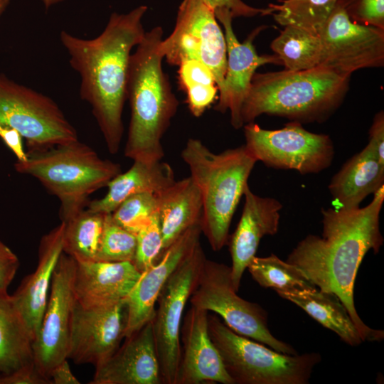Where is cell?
<instances>
[{
  "mask_svg": "<svg viewBox=\"0 0 384 384\" xmlns=\"http://www.w3.org/2000/svg\"><path fill=\"white\" fill-rule=\"evenodd\" d=\"M384 186L363 208L321 210V236L309 235L288 255L287 262L297 267L319 289L336 294L357 327L363 341H380L383 330L367 326L354 304V285L359 267L366 255L378 253L383 245L380 214Z\"/></svg>",
  "mask_w": 384,
  "mask_h": 384,
  "instance_id": "cell-1",
  "label": "cell"
},
{
  "mask_svg": "<svg viewBox=\"0 0 384 384\" xmlns=\"http://www.w3.org/2000/svg\"><path fill=\"white\" fill-rule=\"evenodd\" d=\"M147 6L111 14L103 31L92 39L60 34L70 66L80 77V95L90 104L109 152H118L124 132L122 112L131 51L142 40Z\"/></svg>",
  "mask_w": 384,
  "mask_h": 384,
  "instance_id": "cell-2",
  "label": "cell"
},
{
  "mask_svg": "<svg viewBox=\"0 0 384 384\" xmlns=\"http://www.w3.org/2000/svg\"><path fill=\"white\" fill-rule=\"evenodd\" d=\"M162 35L160 26L145 32L130 56L127 99L131 119L124 155L133 161L152 162L163 159L161 139L178 105L162 69Z\"/></svg>",
  "mask_w": 384,
  "mask_h": 384,
  "instance_id": "cell-3",
  "label": "cell"
},
{
  "mask_svg": "<svg viewBox=\"0 0 384 384\" xmlns=\"http://www.w3.org/2000/svg\"><path fill=\"white\" fill-rule=\"evenodd\" d=\"M349 80L320 65L298 71L255 73L241 109L243 124L264 114L302 124L325 122L343 102Z\"/></svg>",
  "mask_w": 384,
  "mask_h": 384,
  "instance_id": "cell-4",
  "label": "cell"
},
{
  "mask_svg": "<svg viewBox=\"0 0 384 384\" xmlns=\"http://www.w3.org/2000/svg\"><path fill=\"white\" fill-rule=\"evenodd\" d=\"M181 155L201 195V232L212 250L219 251L228 242L232 218L257 161L245 144L214 153L193 138Z\"/></svg>",
  "mask_w": 384,
  "mask_h": 384,
  "instance_id": "cell-5",
  "label": "cell"
},
{
  "mask_svg": "<svg viewBox=\"0 0 384 384\" xmlns=\"http://www.w3.org/2000/svg\"><path fill=\"white\" fill-rule=\"evenodd\" d=\"M26 156L25 161L15 162V170L38 179L58 198L63 222L85 210L90 196L122 173L119 164L100 158L79 140L28 150Z\"/></svg>",
  "mask_w": 384,
  "mask_h": 384,
  "instance_id": "cell-6",
  "label": "cell"
},
{
  "mask_svg": "<svg viewBox=\"0 0 384 384\" xmlns=\"http://www.w3.org/2000/svg\"><path fill=\"white\" fill-rule=\"evenodd\" d=\"M208 333L234 384H307L321 356L286 354L240 335L208 314Z\"/></svg>",
  "mask_w": 384,
  "mask_h": 384,
  "instance_id": "cell-7",
  "label": "cell"
},
{
  "mask_svg": "<svg viewBox=\"0 0 384 384\" xmlns=\"http://www.w3.org/2000/svg\"><path fill=\"white\" fill-rule=\"evenodd\" d=\"M233 286L230 267L205 260L189 298L191 306L212 311L235 333L286 354H296L289 344L275 338L267 314L257 304L240 297Z\"/></svg>",
  "mask_w": 384,
  "mask_h": 384,
  "instance_id": "cell-8",
  "label": "cell"
},
{
  "mask_svg": "<svg viewBox=\"0 0 384 384\" xmlns=\"http://www.w3.org/2000/svg\"><path fill=\"white\" fill-rule=\"evenodd\" d=\"M0 124L17 130L28 150L78 140L75 127L50 97L0 74Z\"/></svg>",
  "mask_w": 384,
  "mask_h": 384,
  "instance_id": "cell-9",
  "label": "cell"
},
{
  "mask_svg": "<svg viewBox=\"0 0 384 384\" xmlns=\"http://www.w3.org/2000/svg\"><path fill=\"white\" fill-rule=\"evenodd\" d=\"M245 146L257 161L277 169L294 170L302 175L329 168L334 157L330 137L305 129L301 123H287L279 129L244 124Z\"/></svg>",
  "mask_w": 384,
  "mask_h": 384,
  "instance_id": "cell-10",
  "label": "cell"
},
{
  "mask_svg": "<svg viewBox=\"0 0 384 384\" xmlns=\"http://www.w3.org/2000/svg\"><path fill=\"white\" fill-rule=\"evenodd\" d=\"M206 259L199 242L170 275L158 297V307L155 308L151 322L164 384H176L183 314Z\"/></svg>",
  "mask_w": 384,
  "mask_h": 384,
  "instance_id": "cell-11",
  "label": "cell"
},
{
  "mask_svg": "<svg viewBox=\"0 0 384 384\" xmlns=\"http://www.w3.org/2000/svg\"><path fill=\"white\" fill-rule=\"evenodd\" d=\"M166 61L178 65L186 60L205 64L213 73L218 90L227 68L225 35L213 11L202 0H183L173 32L160 44Z\"/></svg>",
  "mask_w": 384,
  "mask_h": 384,
  "instance_id": "cell-12",
  "label": "cell"
},
{
  "mask_svg": "<svg viewBox=\"0 0 384 384\" xmlns=\"http://www.w3.org/2000/svg\"><path fill=\"white\" fill-rule=\"evenodd\" d=\"M319 34L320 66L350 77L384 65V30L352 21L338 2Z\"/></svg>",
  "mask_w": 384,
  "mask_h": 384,
  "instance_id": "cell-13",
  "label": "cell"
},
{
  "mask_svg": "<svg viewBox=\"0 0 384 384\" xmlns=\"http://www.w3.org/2000/svg\"><path fill=\"white\" fill-rule=\"evenodd\" d=\"M75 267L76 261L63 252L53 272L41 326L33 342L35 366L50 382L53 368L68 359L71 318L75 304Z\"/></svg>",
  "mask_w": 384,
  "mask_h": 384,
  "instance_id": "cell-14",
  "label": "cell"
},
{
  "mask_svg": "<svg viewBox=\"0 0 384 384\" xmlns=\"http://www.w3.org/2000/svg\"><path fill=\"white\" fill-rule=\"evenodd\" d=\"M126 321L125 300L97 309H85L75 302L68 358L75 364L98 366L119 347L124 338Z\"/></svg>",
  "mask_w": 384,
  "mask_h": 384,
  "instance_id": "cell-15",
  "label": "cell"
},
{
  "mask_svg": "<svg viewBox=\"0 0 384 384\" xmlns=\"http://www.w3.org/2000/svg\"><path fill=\"white\" fill-rule=\"evenodd\" d=\"M214 14L225 29L228 55L224 81L218 90V101L214 109L221 113L229 110L232 126L240 129L244 125L241 118L242 106L256 70L265 64L282 65V63L275 54L260 55L256 51L253 41L265 26L257 28L244 42L240 43L233 29L231 13L222 10Z\"/></svg>",
  "mask_w": 384,
  "mask_h": 384,
  "instance_id": "cell-16",
  "label": "cell"
},
{
  "mask_svg": "<svg viewBox=\"0 0 384 384\" xmlns=\"http://www.w3.org/2000/svg\"><path fill=\"white\" fill-rule=\"evenodd\" d=\"M201 221L183 233L159 257L157 263L142 272L125 299L127 321L124 338L151 320L158 297L170 275L200 242Z\"/></svg>",
  "mask_w": 384,
  "mask_h": 384,
  "instance_id": "cell-17",
  "label": "cell"
},
{
  "mask_svg": "<svg viewBox=\"0 0 384 384\" xmlns=\"http://www.w3.org/2000/svg\"><path fill=\"white\" fill-rule=\"evenodd\" d=\"M206 310L191 306L182 319L176 384H234L208 333Z\"/></svg>",
  "mask_w": 384,
  "mask_h": 384,
  "instance_id": "cell-18",
  "label": "cell"
},
{
  "mask_svg": "<svg viewBox=\"0 0 384 384\" xmlns=\"http://www.w3.org/2000/svg\"><path fill=\"white\" fill-rule=\"evenodd\" d=\"M95 367L90 384H161L151 320L128 337Z\"/></svg>",
  "mask_w": 384,
  "mask_h": 384,
  "instance_id": "cell-19",
  "label": "cell"
},
{
  "mask_svg": "<svg viewBox=\"0 0 384 384\" xmlns=\"http://www.w3.org/2000/svg\"><path fill=\"white\" fill-rule=\"evenodd\" d=\"M243 196L245 203L242 215L229 244L231 279L236 292L239 290L245 270L256 256L261 239L277 233L282 208L278 200L257 196L249 186Z\"/></svg>",
  "mask_w": 384,
  "mask_h": 384,
  "instance_id": "cell-20",
  "label": "cell"
},
{
  "mask_svg": "<svg viewBox=\"0 0 384 384\" xmlns=\"http://www.w3.org/2000/svg\"><path fill=\"white\" fill-rule=\"evenodd\" d=\"M142 274L131 262H76L75 302L85 309H97L124 301Z\"/></svg>",
  "mask_w": 384,
  "mask_h": 384,
  "instance_id": "cell-21",
  "label": "cell"
},
{
  "mask_svg": "<svg viewBox=\"0 0 384 384\" xmlns=\"http://www.w3.org/2000/svg\"><path fill=\"white\" fill-rule=\"evenodd\" d=\"M64 226L61 221L42 237L36 270L23 279L11 295L33 341L41 326L53 272L63 252Z\"/></svg>",
  "mask_w": 384,
  "mask_h": 384,
  "instance_id": "cell-22",
  "label": "cell"
},
{
  "mask_svg": "<svg viewBox=\"0 0 384 384\" xmlns=\"http://www.w3.org/2000/svg\"><path fill=\"white\" fill-rule=\"evenodd\" d=\"M383 186L384 164L367 144L334 174L328 188L334 208L351 210L359 208L367 196Z\"/></svg>",
  "mask_w": 384,
  "mask_h": 384,
  "instance_id": "cell-23",
  "label": "cell"
},
{
  "mask_svg": "<svg viewBox=\"0 0 384 384\" xmlns=\"http://www.w3.org/2000/svg\"><path fill=\"white\" fill-rule=\"evenodd\" d=\"M174 181V171L168 163L161 160L134 161L128 171L108 183V191L103 198L89 202L86 208L95 213H112L129 196L142 193L156 194Z\"/></svg>",
  "mask_w": 384,
  "mask_h": 384,
  "instance_id": "cell-24",
  "label": "cell"
},
{
  "mask_svg": "<svg viewBox=\"0 0 384 384\" xmlns=\"http://www.w3.org/2000/svg\"><path fill=\"white\" fill-rule=\"evenodd\" d=\"M155 196L163 238V253L188 228L201 221L202 198L191 176L175 181Z\"/></svg>",
  "mask_w": 384,
  "mask_h": 384,
  "instance_id": "cell-25",
  "label": "cell"
},
{
  "mask_svg": "<svg viewBox=\"0 0 384 384\" xmlns=\"http://www.w3.org/2000/svg\"><path fill=\"white\" fill-rule=\"evenodd\" d=\"M276 292L280 297L299 306L324 327L334 332L345 343L356 347L363 342L347 309L336 294L316 287Z\"/></svg>",
  "mask_w": 384,
  "mask_h": 384,
  "instance_id": "cell-26",
  "label": "cell"
},
{
  "mask_svg": "<svg viewBox=\"0 0 384 384\" xmlns=\"http://www.w3.org/2000/svg\"><path fill=\"white\" fill-rule=\"evenodd\" d=\"M33 342L11 295L0 294V382L18 371L36 368Z\"/></svg>",
  "mask_w": 384,
  "mask_h": 384,
  "instance_id": "cell-27",
  "label": "cell"
},
{
  "mask_svg": "<svg viewBox=\"0 0 384 384\" xmlns=\"http://www.w3.org/2000/svg\"><path fill=\"white\" fill-rule=\"evenodd\" d=\"M271 48L285 70L298 71L316 67L321 56L319 33L294 26H284Z\"/></svg>",
  "mask_w": 384,
  "mask_h": 384,
  "instance_id": "cell-28",
  "label": "cell"
},
{
  "mask_svg": "<svg viewBox=\"0 0 384 384\" xmlns=\"http://www.w3.org/2000/svg\"><path fill=\"white\" fill-rule=\"evenodd\" d=\"M105 215L85 209L64 222L63 252L78 262L95 261Z\"/></svg>",
  "mask_w": 384,
  "mask_h": 384,
  "instance_id": "cell-29",
  "label": "cell"
},
{
  "mask_svg": "<svg viewBox=\"0 0 384 384\" xmlns=\"http://www.w3.org/2000/svg\"><path fill=\"white\" fill-rule=\"evenodd\" d=\"M338 0H278L270 4L265 15L281 26H294L319 33Z\"/></svg>",
  "mask_w": 384,
  "mask_h": 384,
  "instance_id": "cell-30",
  "label": "cell"
},
{
  "mask_svg": "<svg viewBox=\"0 0 384 384\" xmlns=\"http://www.w3.org/2000/svg\"><path fill=\"white\" fill-rule=\"evenodd\" d=\"M178 79L186 93V102L191 114L201 117L214 102L218 90L215 77L205 64L186 60L178 65Z\"/></svg>",
  "mask_w": 384,
  "mask_h": 384,
  "instance_id": "cell-31",
  "label": "cell"
},
{
  "mask_svg": "<svg viewBox=\"0 0 384 384\" xmlns=\"http://www.w3.org/2000/svg\"><path fill=\"white\" fill-rule=\"evenodd\" d=\"M247 269L260 286L275 291L315 287L297 267L274 254L254 257Z\"/></svg>",
  "mask_w": 384,
  "mask_h": 384,
  "instance_id": "cell-32",
  "label": "cell"
},
{
  "mask_svg": "<svg viewBox=\"0 0 384 384\" xmlns=\"http://www.w3.org/2000/svg\"><path fill=\"white\" fill-rule=\"evenodd\" d=\"M136 235L117 224L111 213L105 217L104 228L95 261L134 262Z\"/></svg>",
  "mask_w": 384,
  "mask_h": 384,
  "instance_id": "cell-33",
  "label": "cell"
},
{
  "mask_svg": "<svg viewBox=\"0 0 384 384\" xmlns=\"http://www.w3.org/2000/svg\"><path fill=\"white\" fill-rule=\"evenodd\" d=\"M156 213L155 194L142 193L125 199L111 215L117 224L136 235Z\"/></svg>",
  "mask_w": 384,
  "mask_h": 384,
  "instance_id": "cell-34",
  "label": "cell"
},
{
  "mask_svg": "<svg viewBox=\"0 0 384 384\" xmlns=\"http://www.w3.org/2000/svg\"><path fill=\"white\" fill-rule=\"evenodd\" d=\"M137 247L134 265L141 272L155 263L163 250V238L158 213L151 223L137 234Z\"/></svg>",
  "mask_w": 384,
  "mask_h": 384,
  "instance_id": "cell-35",
  "label": "cell"
},
{
  "mask_svg": "<svg viewBox=\"0 0 384 384\" xmlns=\"http://www.w3.org/2000/svg\"><path fill=\"white\" fill-rule=\"evenodd\" d=\"M349 18L384 30V0H338Z\"/></svg>",
  "mask_w": 384,
  "mask_h": 384,
  "instance_id": "cell-36",
  "label": "cell"
},
{
  "mask_svg": "<svg viewBox=\"0 0 384 384\" xmlns=\"http://www.w3.org/2000/svg\"><path fill=\"white\" fill-rule=\"evenodd\" d=\"M19 266L16 255L0 240V294H8V289Z\"/></svg>",
  "mask_w": 384,
  "mask_h": 384,
  "instance_id": "cell-37",
  "label": "cell"
},
{
  "mask_svg": "<svg viewBox=\"0 0 384 384\" xmlns=\"http://www.w3.org/2000/svg\"><path fill=\"white\" fill-rule=\"evenodd\" d=\"M215 13L222 10L229 11L233 17L254 16L257 14L265 15V9L254 8L248 6L241 0H202Z\"/></svg>",
  "mask_w": 384,
  "mask_h": 384,
  "instance_id": "cell-38",
  "label": "cell"
},
{
  "mask_svg": "<svg viewBox=\"0 0 384 384\" xmlns=\"http://www.w3.org/2000/svg\"><path fill=\"white\" fill-rule=\"evenodd\" d=\"M368 144L381 163L384 164V113L380 111L374 117L369 129Z\"/></svg>",
  "mask_w": 384,
  "mask_h": 384,
  "instance_id": "cell-39",
  "label": "cell"
},
{
  "mask_svg": "<svg viewBox=\"0 0 384 384\" xmlns=\"http://www.w3.org/2000/svg\"><path fill=\"white\" fill-rule=\"evenodd\" d=\"M0 138L14 154L16 161H25L27 159L23 146V137L17 130L0 124Z\"/></svg>",
  "mask_w": 384,
  "mask_h": 384,
  "instance_id": "cell-40",
  "label": "cell"
},
{
  "mask_svg": "<svg viewBox=\"0 0 384 384\" xmlns=\"http://www.w3.org/2000/svg\"><path fill=\"white\" fill-rule=\"evenodd\" d=\"M50 378L52 384H79L78 379L72 373L67 359L63 360L52 370Z\"/></svg>",
  "mask_w": 384,
  "mask_h": 384,
  "instance_id": "cell-41",
  "label": "cell"
},
{
  "mask_svg": "<svg viewBox=\"0 0 384 384\" xmlns=\"http://www.w3.org/2000/svg\"><path fill=\"white\" fill-rule=\"evenodd\" d=\"M9 4V0H0V17Z\"/></svg>",
  "mask_w": 384,
  "mask_h": 384,
  "instance_id": "cell-42",
  "label": "cell"
},
{
  "mask_svg": "<svg viewBox=\"0 0 384 384\" xmlns=\"http://www.w3.org/2000/svg\"><path fill=\"white\" fill-rule=\"evenodd\" d=\"M46 8L50 7V6L55 4L57 3L61 2L63 0H41Z\"/></svg>",
  "mask_w": 384,
  "mask_h": 384,
  "instance_id": "cell-43",
  "label": "cell"
}]
</instances>
